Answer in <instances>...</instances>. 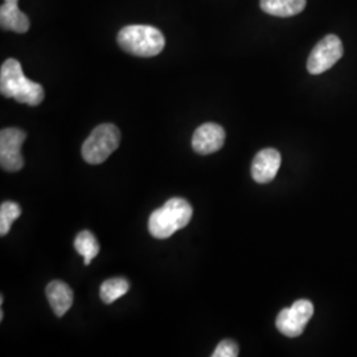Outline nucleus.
<instances>
[{
  "mask_svg": "<svg viewBox=\"0 0 357 357\" xmlns=\"http://www.w3.org/2000/svg\"><path fill=\"white\" fill-rule=\"evenodd\" d=\"M0 91L6 98H13L29 106H38L45 97L43 86L26 78L22 65L15 59H8L1 65Z\"/></svg>",
  "mask_w": 357,
  "mask_h": 357,
  "instance_id": "obj_1",
  "label": "nucleus"
},
{
  "mask_svg": "<svg viewBox=\"0 0 357 357\" xmlns=\"http://www.w3.org/2000/svg\"><path fill=\"white\" fill-rule=\"evenodd\" d=\"M192 215L193 209L187 200L180 197L169 199L166 204L151 213L149 230L155 238H169L175 231L185 228L190 224Z\"/></svg>",
  "mask_w": 357,
  "mask_h": 357,
  "instance_id": "obj_2",
  "label": "nucleus"
},
{
  "mask_svg": "<svg viewBox=\"0 0 357 357\" xmlns=\"http://www.w3.org/2000/svg\"><path fill=\"white\" fill-rule=\"evenodd\" d=\"M118 45L138 57H153L165 50V35L153 26L134 24L122 28L118 33Z\"/></svg>",
  "mask_w": 357,
  "mask_h": 357,
  "instance_id": "obj_3",
  "label": "nucleus"
},
{
  "mask_svg": "<svg viewBox=\"0 0 357 357\" xmlns=\"http://www.w3.org/2000/svg\"><path fill=\"white\" fill-rule=\"evenodd\" d=\"M121 143V132L115 125L103 123L91 131L82 144V158L89 165H101Z\"/></svg>",
  "mask_w": 357,
  "mask_h": 357,
  "instance_id": "obj_4",
  "label": "nucleus"
},
{
  "mask_svg": "<svg viewBox=\"0 0 357 357\" xmlns=\"http://www.w3.org/2000/svg\"><path fill=\"white\" fill-rule=\"evenodd\" d=\"M343 52V43L336 35L321 38L311 51L307 61V70L314 76L327 72L342 59Z\"/></svg>",
  "mask_w": 357,
  "mask_h": 357,
  "instance_id": "obj_5",
  "label": "nucleus"
},
{
  "mask_svg": "<svg viewBox=\"0 0 357 357\" xmlns=\"http://www.w3.org/2000/svg\"><path fill=\"white\" fill-rule=\"evenodd\" d=\"M314 315V305L307 299H299L289 308H283L277 317L275 326L282 335L287 337L301 336L307 323Z\"/></svg>",
  "mask_w": 357,
  "mask_h": 357,
  "instance_id": "obj_6",
  "label": "nucleus"
},
{
  "mask_svg": "<svg viewBox=\"0 0 357 357\" xmlns=\"http://www.w3.org/2000/svg\"><path fill=\"white\" fill-rule=\"evenodd\" d=\"M26 134L20 128H3L0 132V165L4 171L17 172L24 167L22 146Z\"/></svg>",
  "mask_w": 357,
  "mask_h": 357,
  "instance_id": "obj_7",
  "label": "nucleus"
},
{
  "mask_svg": "<svg viewBox=\"0 0 357 357\" xmlns=\"http://www.w3.org/2000/svg\"><path fill=\"white\" fill-rule=\"evenodd\" d=\"M225 142V130L217 123H204L197 128L192 138L193 150L200 155L216 153Z\"/></svg>",
  "mask_w": 357,
  "mask_h": 357,
  "instance_id": "obj_8",
  "label": "nucleus"
},
{
  "mask_svg": "<svg viewBox=\"0 0 357 357\" xmlns=\"http://www.w3.org/2000/svg\"><path fill=\"white\" fill-rule=\"evenodd\" d=\"M282 156L274 149H265L255 155L252 165V178L259 184H266L277 176L281 167Z\"/></svg>",
  "mask_w": 357,
  "mask_h": 357,
  "instance_id": "obj_9",
  "label": "nucleus"
},
{
  "mask_svg": "<svg viewBox=\"0 0 357 357\" xmlns=\"http://www.w3.org/2000/svg\"><path fill=\"white\" fill-rule=\"evenodd\" d=\"M17 3L19 0H4L0 8V26L6 31L26 33L29 29V19L20 11Z\"/></svg>",
  "mask_w": 357,
  "mask_h": 357,
  "instance_id": "obj_10",
  "label": "nucleus"
},
{
  "mask_svg": "<svg viewBox=\"0 0 357 357\" xmlns=\"http://www.w3.org/2000/svg\"><path fill=\"white\" fill-rule=\"evenodd\" d=\"M47 298L56 317L61 318L73 305V291L72 289L61 281H52L47 286Z\"/></svg>",
  "mask_w": 357,
  "mask_h": 357,
  "instance_id": "obj_11",
  "label": "nucleus"
},
{
  "mask_svg": "<svg viewBox=\"0 0 357 357\" xmlns=\"http://www.w3.org/2000/svg\"><path fill=\"white\" fill-rule=\"evenodd\" d=\"M259 6L261 10L268 15L290 17L305 10L306 0H261Z\"/></svg>",
  "mask_w": 357,
  "mask_h": 357,
  "instance_id": "obj_12",
  "label": "nucleus"
},
{
  "mask_svg": "<svg viewBox=\"0 0 357 357\" xmlns=\"http://www.w3.org/2000/svg\"><path fill=\"white\" fill-rule=\"evenodd\" d=\"M75 248L78 255L84 257V265H90V262L94 259V257L100 253V243L94 234L89 230L79 231L75 240Z\"/></svg>",
  "mask_w": 357,
  "mask_h": 357,
  "instance_id": "obj_13",
  "label": "nucleus"
},
{
  "mask_svg": "<svg viewBox=\"0 0 357 357\" xmlns=\"http://www.w3.org/2000/svg\"><path fill=\"white\" fill-rule=\"evenodd\" d=\"M128 289H130V283L126 280L112 278V280L103 282L101 290H100V295H101L103 303L110 305L128 293Z\"/></svg>",
  "mask_w": 357,
  "mask_h": 357,
  "instance_id": "obj_14",
  "label": "nucleus"
},
{
  "mask_svg": "<svg viewBox=\"0 0 357 357\" xmlns=\"http://www.w3.org/2000/svg\"><path fill=\"white\" fill-rule=\"evenodd\" d=\"M22 213L20 206L13 203V202H6L0 206V236H6L13 225V221L19 218Z\"/></svg>",
  "mask_w": 357,
  "mask_h": 357,
  "instance_id": "obj_15",
  "label": "nucleus"
},
{
  "mask_svg": "<svg viewBox=\"0 0 357 357\" xmlns=\"http://www.w3.org/2000/svg\"><path fill=\"white\" fill-rule=\"evenodd\" d=\"M238 345L233 340H222L220 344L217 345L215 352L212 354V357H236L238 356Z\"/></svg>",
  "mask_w": 357,
  "mask_h": 357,
  "instance_id": "obj_16",
  "label": "nucleus"
}]
</instances>
